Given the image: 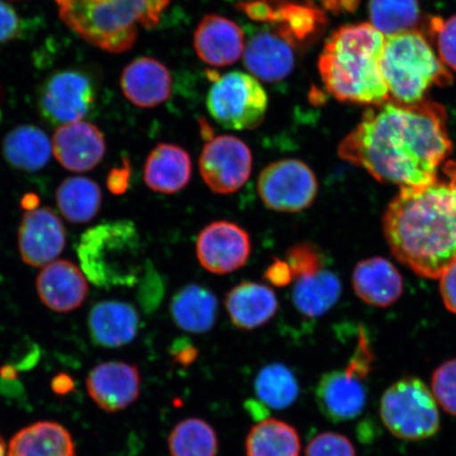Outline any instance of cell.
I'll list each match as a JSON object with an SVG mask.
<instances>
[{
  "mask_svg": "<svg viewBox=\"0 0 456 456\" xmlns=\"http://www.w3.org/2000/svg\"><path fill=\"white\" fill-rule=\"evenodd\" d=\"M372 354L362 338L356 354L344 370L324 374L316 387V401L322 413L333 423L358 418L367 406V376Z\"/></svg>",
  "mask_w": 456,
  "mask_h": 456,
  "instance_id": "ba28073f",
  "label": "cell"
},
{
  "mask_svg": "<svg viewBox=\"0 0 456 456\" xmlns=\"http://www.w3.org/2000/svg\"><path fill=\"white\" fill-rule=\"evenodd\" d=\"M287 262L294 279L305 277L323 269L322 254L309 243H299L290 248L288 250Z\"/></svg>",
  "mask_w": 456,
  "mask_h": 456,
  "instance_id": "74e56055",
  "label": "cell"
},
{
  "mask_svg": "<svg viewBox=\"0 0 456 456\" xmlns=\"http://www.w3.org/2000/svg\"><path fill=\"white\" fill-rule=\"evenodd\" d=\"M130 178L129 162L125 161L122 168H116L108 176L107 186L114 195H122L127 191Z\"/></svg>",
  "mask_w": 456,
  "mask_h": 456,
  "instance_id": "7bdbcfd3",
  "label": "cell"
},
{
  "mask_svg": "<svg viewBox=\"0 0 456 456\" xmlns=\"http://www.w3.org/2000/svg\"><path fill=\"white\" fill-rule=\"evenodd\" d=\"M341 290L338 275L322 269L297 279L293 289V302L302 315L317 318L338 304Z\"/></svg>",
  "mask_w": 456,
  "mask_h": 456,
  "instance_id": "f1b7e54d",
  "label": "cell"
},
{
  "mask_svg": "<svg viewBox=\"0 0 456 456\" xmlns=\"http://www.w3.org/2000/svg\"><path fill=\"white\" fill-rule=\"evenodd\" d=\"M8 456H76L70 432L53 421H39L13 436Z\"/></svg>",
  "mask_w": 456,
  "mask_h": 456,
  "instance_id": "4316f807",
  "label": "cell"
},
{
  "mask_svg": "<svg viewBox=\"0 0 456 456\" xmlns=\"http://www.w3.org/2000/svg\"><path fill=\"white\" fill-rule=\"evenodd\" d=\"M170 314L176 326L185 332L207 333L215 326L218 300L202 285L188 284L174 296Z\"/></svg>",
  "mask_w": 456,
  "mask_h": 456,
  "instance_id": "484cf974",
  "label": "cell"
},
{
  "mask_svg": "<svg viewBox=\"0 0 456 456\" xmlns=\"http://www.w3.org/2000/svg\"><path fill=\"white\" fill-rule=\"evenodd\" d=\"M447 121L436 102L403 105L390 100L364 112L340 142L338 155L384 183L430 185L452 151Z\"/></svg>",
  "mask_w": 456,
  "mask_h": 456,
  "instance_id": "6da1fadb",
  "label": "cell"
},
{
  "mask_svg": "<svg viewBox=\"0 0 456 456\" xmlns=\"http://www.w3.org/2000/svg\"><path fill=\"white\" fill-rule=\"evenodd\" d=\"M24 30L25 22L14 8L0 0V44L21 37Z\"/></svg>",
  "mask_w": 456,
  "mask_h": 456,
  "instance_id": "f35d334b",
  "label": "cell"
},
{
  "mask_svg": "<svg viewBox=\"0 0 456 456\" xmlns=\"http://www.w3.org/2000/svg\"><path fill=\"white\" fill-rule=\"evenodd\" d=\"M139 315L134 307L123 301H102L93 307L88 318L91 338L104 347H121L135 338Z\"/></svg>",
  "mask_w": 456,
  "mask_h": 456,
  "instance_id": "7402d4cb",
  "label": "cell"
},
{
  "mask_svg": "<svg viewBox=\"0 0 456 456\" xmlns=\"http://www.w3.org/2000/svg\"><path fill=\"white\" fill-rule=\"evenodd\" d=\"M53 151L62 167L85 173L98 167L104 159L105 136L95 125L88 122L61 125L54 133Z\"/></svg>",
  "mask_w": 456,
  "mask_h": 456,
  "instance_id": "2e32d148",
  "label": "cell"
},
{
  "mask_svg": "<svg viewBox=\"0 0 456 456\" xmlns=\"http://www.w3.org/2000/svg\"><path fill=\"white\" fill-rule=\"evenodd\" d=\"M305 456H356V450L346 436L323 432L307 444Z\"/></svg>",
  "mask_w": 456,
  "mask_h": 456,
  "instance_id": "8d00e7d4",
  "label": "cell"
},
{
  "mask_svg": "<svg viewBox=\"0 0 456 456\" xmlns=\"http://www.w3.org/2000/svg\"><path fill=\"white\" fill-rule=\"evenodd\" d=\"M191 173L190 153L178 145L162 142L147 157L144 181L151 191L173 195L183 190L191 181Z\"/></svg>",
  "mask_w": 456,
  "mask_h": 456,
  "instance_id": "cb8c5ba5",
  "label": "cell"
},
{
  "mask_svg": "<svg viewBox=\"0 0 456 456\" xmlns=\"http://www.w3.org/2000/svg\"><path fill=\"white\" fill-rule=\"evenodd\" d=\"M171 355H173L175 362L187 366V364L196 361L198 350L190 341L180 339L175 340L173 346H171Z\"/></svg>",
  "mask_w": 456,
  "mask_h": 456,
  "instance_id": "ee69618b",
  "label": "cell"
},
{
  "mask_svg": "<svg viewBox=\"0 0 456 456\" xmlns=\"http://www.w3.org/2000/svg\"><path fill=\"white\" fill-rule=\"evenodd\" d=\"M207 106L210 116L222 127L252 130L264 122L269 98L252 74L232 71L216 79L208 91Z\"/></svg>",
  "mask_w": 456,
  "mask_h": 456,
  "instance_id": "52a82bcc",
  "label": "cell"
},
{
  "mask_svg": "<svg viewBox=\"0 0 456 456\" xmlns=\"http://www.w3.org/2000/svg\"><path fill=\"white\" fill-rule=\"evenodd\" d=\"M432 395L444 411L456 416V358L444 362L433 373Z\"/></svg>",
  "mask_w": 456,
  "mask_h": 456,
  "instance_id": "d590c367",
  "label": "cell"
},
{
  "mask_svg": "<svg viewBox=\"0 0 456 456\" xmlns=\"http://www.w3.org/2000/svg\"><path fill=\"white\" fill-rule=\"evenodd\" d=\"M383 226L392 254L421 277L438 279L456 262V204L447 183L402 187Z\"/></svg>",
  "mask_w": 456,
  "mask_h": 456,
  "instance_id": "7a4b0ae2",
  "label": "cell"
},
{
  "mask_svg": "<svg viewBox=\"0 0 456 456\" xmlns=\"http://www.w3.org/2000/svg\"><path fill=\"white\" fill-rule=\"evenodd\" d=\"M443 170L448 178L447 185L449 186L450 191H452L456 204V162L446 161V163L444 164Z\"/></svg>",
  "mask_w": 456,
  "mask_h": 456,
  "instance_id": "f6af8a7d",
  "label": "cell"
},
{
  "mask_svg": "<svg viewBox=\"0 0 456 456\" xmlns=\"http://www.w3.org/2000/svg\"><path fill=\"white\" fill-rule=\"evenodd\" d=\"M258 193L267 208L298 213L315 201L318 181L310 167L300 159H281L261 171Z\"/></svg>",
  "mask_w": 456,
  "mask_h": 456,
  "instance_id": "30bf717a",
  "label": "cell"
},
{
  "mask_svg": "<svg viewBox=\"0 0 456 456\" xmlns=\"http://www.w3.org/2000/svg\"><path fill=\"white\" fill-rule=\"evenodd\" d=\"M168 448L171 456H216L218 436L207 421L187 419L171 431Z\"/></svg>",
  "mask_w": 456,
  "mask_h": 456,
  "instance_id": "1f68e13d",
  "label": "cell"
},
{
  "mask_svg": "<svg viewBox=\"0 0 456 456\" xmlns=\"http://www.w3.org/2000/svg\"><path fill=\"white\" fill-rule=\"evenodd\" d=\"M66 230L61 220L48 208L26 212L19 230L22 260L33 267L45 266L64 250Z\"/></svg>",
  "mask_w": 456,
  "mask_h": 456,
  "instance_id": "5bb4252c",
  "label": "cell"
},
{
  "mask_svg": "<svg viewBox=\"0 0 456 456\" xmlns=\"http://www.w3.org/2000/svg\"><path fill=\"white\" fill-rule=\"evenodd\" d=\"M429 31L435 38L437 55L449 70L456 72V14L443 20L432 17Z\"/></svg>",
  "mask_w": 456,
  "mask_h": 456,
  "instance_id": "e575fe53",
  "label": "cell"
},
{
  "mask_svg": "<svg viewBox=\"0 0 456 456\" xmlns=\"http://www.w3.org/2000/svg\"><path fill=\"white\" fill-rule=\"evenodd\" d=\"M370 24L385 37L416 30L420 20L419 0H370Z\"/></svg>",
  "mask_w": 456,
  "mask_h": 456,
  "instance_id": "836d02e7",
  "label": "cell"
},
{
  "mask_svg": "<svg viewBox=\"0 0 456 456\" xmlns=\"http://www.w3.org/2000/svg\"><path fill=\"white\" fill-rule=\"evenodd\" d=\"M385 38L370 22L336 28L318 60L328 94L342 102L370 107L390 101L380 69Z\"/></svg>",
  "mask_w": 456,
  "mask_h": 456,
  "instance_id": "3957f363",
  "label": "cell"
},
{
  "mask_svg": "<svg viewBox=\"0 0 456 456\" xmlns=\"http://www.w3.org/2000/svg\"><path fill=\"white\" fill-rule=\"evenodd\" d=\"M380 416L393 436L403 441L428 440L437 435L441 416L429 387L418 378H403L384 393Z\"/></svg>",
  "mask_w": 456,
  "mask_h": 456,
  "instance_id": "8992f818",
  "label": "cell"
},
{
  "mask_svg": "<svg viewBox=\"0 0 456 456\" xmlns=\"http://www.w3.org/2000/svg\"><path fill=\"white\" fill-rule=\"evenodd\" d=\"M5 449H7V446H5L4 441L2 436H0V456H5V454H7V452H5Z\"/></svg>",
  "mask_w": 456,
  "mask_h": 456,
  "instance_id": "c3c4849f",
  "label": "cell"
},
{
  "mask_svg": "<svg viewBox=\"0 0 456 456\" xmlns=\"http://www.w3.org/2000/svg\"><path fill=\"white\" fill-rule=\"evenodd\" d=\"M94 102L93 79L83 71L64 70L45 82L38 106L45 121L61 126L81 121L93 110Z\"/></svg>",
  "mask_w": 456,
  "mask_h": 456,
  "instance_id": "7c38bea8",
  "label": "cell"
},
{
  "mask_svg": "<svg viewBox=\"0 0 456 456\" xmlns=\"http://www.w3.org/2000/svg\"><path fill=\"white\" fill-rule=\"evenodd\" d=\"M256 396L262 403L275 410L287 409L299 395L296 376L282 363H272L262 369L255 380Z\"/></svg>",
  "mask_w": 456,
  "mask_h": 456,
  "instance_id": "d6a6232c",
  "label": "cell"
},
{
  "mask_svg": "<svg viewBox=\"0 0 456 456\" xmlns=\"http://www.w3.org/2000/svg\"><path fill=\"white\" fill-rule=\"evenodd\" d=\"M293 48L275 31L256 33L245 44L244 66L256 79L266 83L281 82L294 69Z\"/></svg>",
  "mask_w": 456,
  "mask_h": 456,
  "instance_id": "d6986e66",
  "label": "cell"
},
{
  "mask_svg": "<svg viewBox=\"0 0 456 456\" xmlns=\"http://www.w3.org/2000/svg\"><path fill=\"white\" fill-rule=\"evenodd\" d=\"M39 200L37 195H33V193H28L21 200V207L26 210V212H30V210L37 209L38 207Z\"/></svg>",
  "mask_w": 456,
  "mask_h": 456,
  "instance_id": "7dc6e473",
  "label": "cell"
},
{
  "mask_svg": "<svg viewBox=\"0 0 456 456\" xmlns=\"http://www.w3.org/2000/svg\"><path fill=\"white\" fill-rule=\"evenodd\" d=\"M3 153L11 167L34 173L49 162L53 144L42 129L24 125L5 135Z\"/></svg>",
  "mask_w": 456,
  "mask_h": 456,
  "instance_id": "83f0119b",
  "label": "cell"
},
{
  "mask_svg": "<svg viewBox=\"0 0 456 456\" xmlns=\"http://www.w3.org/2000/svg\"><path fill=\"white\" fill-rule=\"evenodd\" d=\"M39 298L50 310L68 313L83 305L88 293L84 273L70 261H53L37 277Z\"/></svg>",
  "mask_w": 456,
  "mask_h": 456,
  "instance_id": "ac0fdd59",
  "label": "cell"
},
{
  "mask_svg": "<svg viewBox=\"0 0 456 456\" xmlns=\"http://www.w3.org/2000/svg\"><path fill=\"white\" fill-rule=\"evenodd\" d=\"M380 69L390 100L411 105L426 100L433 86H448L452 74L419 30L386 37Z\"/></svg>",
  "mask_w": 456,
  "mask_h": 456,
  "instance_id": "5b68a950",
  "label": "cell"
},
{
  "mask_svg": "<svg viewBox=\"0 0 456 456\" xmlns=\"http://www.w3.org/2000/svg\"><path fill=\"white\" fill-rule=\"evenodd\" d=\"M225 307L238 329L254 330L276 315L279 302L275 292L265 284L244 281L226 294Z\"/></svg>",
  "mask_w": 456,
  "mask_h": 456,
  "instance_id": "44dd1931",
  "label": "cell"
},
{
  "mask_svg": "<svg viewBox=\"0 0 456 456\" xmlns=\"http://www.w3.org/2000/svg\"><path fill=\"white\" fill-rule=\"evenodd\" d=\"M69 384H72V381L67 376H59L53 381V387L57 393H67L68 390L71 389Z\"/></svg>",
  "mask_w": 456,
  "mask_h": 456,
  "instance_id": "bcb514c9",
  "label": "cell"
},
{
  "mask_svg": "<svg viewBox=\"0 0 456 456\" xmlns=\"http://www.w3.org/2000/svg\"><path fill=\"white\" fill-rule=\"evenodd\" d=\"M267 281L278 288L287 287L292 282L294 276L287 261L275 259L273 264L267 267L265 273Z\"/></svg>",
  "mask_w": 456,
  "mask_h": 456,
  "instance_id": "b9f144b4",
  "label": "cell"
},
{
  "mask_svg": "<svg viewBox=\"0 0 456 456\" xmlns=\"http://www.w3.org/2000/svg\"><path fill=\"white\" fill-rule=\"evenodd\" d=\"M245 450L248 456H300L297 430L285 421L266 419L250 429Z\"/></svg>",
  "mask_w": 456,
  "mask_h": 456,
  "instance_id": "f546056e",
  "label": "cell"
},
{
  "mask_svg": "<svg viewBox=\"0 0 456 456\" xmlns=\"http://www.w3.org/2000/svg\"><path fill=\"white\" fill-rule=\"evenodd\" d=\"M273 31L297 47L317 36L326 25V15L310 2L302 0H271Z\"/></svg>",
  "mask_w": 456,
  "mask_h": 456,
  "instance_id": "d4e9b609",
  "label": "cell"
},
{
  "mask_svg": "<svg viewBox=\"0 0 456 456\" xmlns=\"http://www.w3.org/2000/svg\"><path fill=\"white\" fill-rule=\"evenodd\" d=\"M440 279V290L444 305L456 314V262L444 271Z\"/></svg>",
  "mask_w": 456,
  "mask_h": 456,
  "instance_id": "60d3db41",
  "label": "cell"
},
{
  "mask_svg": "<svg viewBox=\"0 0 456 456\" xmlns=\"http://www.w3.org/2000/svg\"><path fill=\"white\" fill-rule=\"evenodd\" d=\"M173 78L167 67L151 57H139L125 68L121 88L127 100L140 108H153L170 98Z\"/></svg>",
  "mask_w": 456,
  "mask_h": 456,
  "instance_id": "ffe728a7",
  "label": "cell"
},
{
  "mask_svg": "<svg viewBox=\"0 0 456 456\" xmlns=\"http://www.w3.org/2000/svg\"><path fill=\"white\" fill-rule=\"evenodd\" d=\"M199 169L210 191L219 195L236 192L249 180L252 151L236 136L219 135L204 146Z\"/></svg>",
  "mask_w": 456,
  "mask_h": 456,
  "instance_id": "8fae6325",
  "label": "cell"
},
{
  "mask_svg": "<svg viewBox=\"0 0 456 456\" xmlns=\"http://www.w3.org/2000/svg\"><path fill=\"white\" fill-rule=\"evenodd\" d=\"M86 386L93 401L108 413L128 408L140 396L141 375L134 364L110 362L91 370Z\"/></svg>",
  "mask_w": 456,
  "mask_h": 456,
  "instance_id": "9a60e30c",
  "label": "cell"
},
{
  "mask_svg": "<svg viewBox=\"0 0 456 456\" xmlns=\"http://www.w3.org/2000/svg\"><path fill=\"white\" fill-rule=\"evenodd\" d=\"M139 237L135 228L128 222L96 227L84 236L79 256L84 269L96 283L124 284L134 278L118 264L125 258H135Z\"/></svg>",
  "mask_w": 456,
  "mask_h": 456,
  "instance_id": "9c48e42d",
  "label": "cell"
},
{
  "mask_svg": "<svg viewBox=\"0 0 456 456\" xmlns=\"http://www.w3.org/2000/svg\"><path fill=\"white\" fill-rule=\"evenodd\" d=\"M199 59L212 67L235 64L244 53L242 28L235 21L216 14L205 15L193 34Z\"/></svg>",
  "mask_w": 456,
  "mask_h": 456,
  "instance_id": "e0dca14e",
  "label": "cell"
},
{
  "mask_svg": "<svg viewBox=\"0 0 456 456\" xmlns=\"http://www.w3.org/2000/svg\"><path fill=\"white\" fill-rule=\"evenodd\" d=\"M352 282L359 298L379 307L395 304L403 290L401 273L390 261L379 256L359 262Z\"/></svg>",
  "mask_w": 456,
  "mask_h": 456,
  "instance_id": "603a6c76",
  "label": "cell"
},
{
  "mask_svg": "<svg viewBox=\"0 0 456 456\" xmlns=\"http://www.w3.org/2000/svg\"><path fill=\"white\" fill-rule=\"evenodd\" d=\"M171 0H55L61 20L84 41L110 53L134 47L139 27L158 26Z\"/></svg>",
  "mask_w": 456,
  "mask_h": 456,
  "instance_id": "277c9868",
  "label": "cell"
},
{
  "mask_svg": "<svg viewBox=\"0 0 456 456\" xmlns=\"http://www.w3.org/2000/svg\"><path fill=\"white\" fill-rule=\"evenodd\" d=\"M56 203L68 221L77 224H87L100 212L102 191L94 181L73 176L57 188Z\"/></svg>",
  "mask_w": 456,
  "mask_h": 456,
  "instance_id": "4dcf8cb0",
  "label": "cell"
},
{
  "mask_svg": "<svg viewBox=\"0 0 456 456\" xmlns=\"http://www.w3.org/2000/svg\"><path fill=\"white\" fill-rule=\"evenodd\" d=\"M197 256L205 270L225 275L247 264L252 241L247 231L232 222L216 221L203 228L197 239Z\"/></svg>",
  "mask_w": 456,
  "mask_h": 456,
  "instance_id": "4fadbf2b",
  "label": "cell"
},
{
  "mask_svg": "<svg viewBox=\"0 0 456 456\" xmlns=\"http://www.w3.org/2000/svg\"><path fill=\"white\" fill-rule=\"evenodd\" d=\"M236 8L254 21L271 24L273 16L271 0H244V2H239Z\"/></svg>",
  "mask_w": 456,
  "mask_h": 456,
  "instance_id": "ab89813d",
  "label": "cell"
}]
</instances>
